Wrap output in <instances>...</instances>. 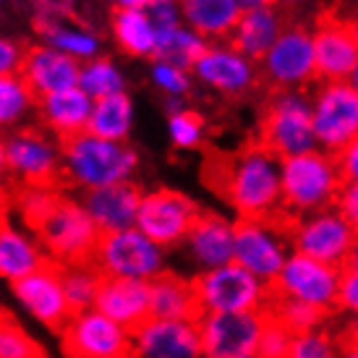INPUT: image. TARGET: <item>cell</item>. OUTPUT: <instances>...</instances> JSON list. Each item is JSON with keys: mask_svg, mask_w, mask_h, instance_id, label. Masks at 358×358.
<instances>
[{"mask_svg": "<svg viewBox=\"0 0 358 358\" xmlns=\"http://www.w3.org/2000/svg\"><path fill=\"white\" fill-rule=\"evenodd\" d=\"M338 358H358V340H340V356Z\"/></svg>", "mask_w": 358, "mask_h": 358, "instance_id": "50", "label": "cell"}, {"mask_svg": "<svg viewBox=\"0 0 358 358\" xmlns=\"http://www.w3.org/2000/svg\"><path fill=\"white\" fill-rule=\"evenodd\" d=\"M92 264L100 269L102 278H131L152 282L168 272V249L144 236L139 228L102 233Z\"/></svg>", "mask_w": 358, "mask_h": 358, "instance_id": "8", "label": "cell"}, {"mask_svg": "<svg viewBox=\"0 0 358 358\" xmlns=\"http://www.w3.org/2000/svg\"><path fill=\"white\" fill-rule=\"evenodd\" d=\"M343 269H350V272H358V238H356V246L350 249V257L345 262V267Z\"/></svg>", "mask_w": 358, "mask_h": 358, "instance_id": "53", "label": "cell"}, {"mask_svg": "<svg viewBox=\"0 0 358 358\" xmlns=\"http://www.w3.org/2000/svg\"><path fill=\"white\" fill-rule=\"evenodd\" d=\"M152 3L155 0H113L115 8H141V10H147Z\"/></svg>", "mask_w": 358, "mask_h": 358, "instance_id": "51", "label": "cell"}, {"mask_svg": "<svg viewBox=\"0 0 358 358\" xmlns=\"http://www.w3.org/2000/svg\"><path fill=\"white\" fill-rule=\"evenodd\" d=\"M280 186H282L280 215L296 222L306 215L335 207L345 180L340 176L335 155L317 147L280 162Z\"/></svg>", "mask_w": 358, "mask_h": 358, "instance_id": "3", "label": "cell"}, {"mask_svg": "<svg viewBox=\"0 0 358 358\" xmlns=\"http://www.w3.org/2000/svg\"><path fill=\"white\" fill-rule=\"evenodd\" d=\"M238 8L246 13V10H259V8H269V6H278L275 0H236Z\"/></svg>", "mask_w": 358, "mask_h": 358, "instance_id": "49", "label": "cell"}, {"mask_svg": "<svg viewBox=\"0 0 358 358\" xmlns=\"http://www.w3.org/2000/svg\"><path fill=\"white\" fill-rule=\"evenodd\" d=\"M199 215L201 207L191 196L173 189H155L141 196L136 228L162 249H176L186 241Z\"/></svg>", "mask_w": 358, "mask_h": 358, "instance_id": "14", "label": "cell"}, {"mask_svg": "<svg viewBox=\"0 0 358 358\" xmlns=\"http://www.w3.org/2000/svg\"><path fill=\"white\" fill-rule=\"evenodd\" d=\"M110 31L120 50L131 58H155L157 48V27L147 10L115 8L110 16Z\"/></svg>", "mask_w": 358, "mask_h": 358, "instance_id": "30", "label": "cell"}, {"mask_svg": "<svg viewBox=\"0 0 358 358\" xmlns=\"http://www.w3.org/2000/svg\"><path fill=\"white\" fill-rule=\"evenodd\" d=\"M267 314L278 319L280 324H285L293 335L319 329L324 324V319L329 317L327 311L311 306V303H303V301H296V299H282V296H275V293L269 299Z\"/></svg>", "mask_w": 358, "mask_h": 358, "instance_id": "37", "label": "cell"}, {"mask_svg": "<svg viewBox=\"0 0 358 358\" xmlns=\"http://www.w3.org/2000/svg\"><path fill=\"white\" fill-rule=\"evenodd\" d=\"M48 262L50 259L42 251L40 241L0 220V280L13 285Z\"/></svg>", "mask_w": 358, "mask_h": 358, "instance_id": "27", "label": "cell"}, {"mask_svg": "<svg viewBox=\"0 0 358 358\" xmlns=\"http://www.w3.org/2000/svg\"><path fill=\"white\" fill-rule=\"evenodd\" d=\"M335 207L345 215V220H348L358 233V183H345V186H343Z\"/></svg>", "mask_w": 358, "mask_h": 358, "instance_id": "48", "label": "cell"}, {"mask_svg": "<svg viewBox=\"0 0 358 358\" xmlns=\"http://www.w3.org/2000/svg\"><path fill=\"white\" fill-rule=\"evenodd\" d=\"M343 280V267H332L327 262L311 259L293 251L272 282V293L282 299H296L303 303L332 314L338 308V290Z\"/></svg>", "mask_w": 358, "mask_h": 358, "instance_id": "13", "label": "cell"}, {"mask_svg": "<svg viewBox=\"0 0 358 358\" xmlns=\"http://www.w3.org/2000/svg\"><path fill=\"white\" fill-rule=\"evenodd\" d=\"M191 73H194V81H199L201 87L217 92L222 97H230V100L246 97L262 81L259 63L238 52L230 42H209V48L196 60Z\"/></svg>", "mask_w": 358, "mask_h": 358, "instance_id": "16", "label": "cell"}, {"mask_svg": "<svg viewBox=\"0 0 358 358\" xmlns=\"http://www.w3.org/2000/svg\"><path fill=\"white\" fill-rule=\"evenodd\" d=\"M280 162L264 144L251 141L233 155L207 159L204 176L238 220H264L280 215L282 207Z\"/></svg>", "mask_w": 358, "mask_h": 358, "instance_id": "1", "label": "cell"}, {"mask_svg": "<svg viewBox=\"0 0 358 358\" xmlns=\"http://www.w3.org/2000/svg\"><path fill=\"white\" fill-rule=\"evenodd\" d=\"M60 144H63V183L76 191L129 183L139 168V155L129 141L100 139L84 131Z\"/></svg>", "mask_w": 358, "mask_h": 358, "instance_id": "2", "label": "cell"}, {"mask_svg": "<svg viewBox=\"0 0 358 358\" xmlns=\"http://www.w3.org/2000/svg\"><path fill=\"white\" fill-rule=\"evenodd\" d=\"M60 196H63V191L55 189V186H21L16 207H19L24 222H27L29 228H34V225L58 204Z\"/></svg>", "mask_w": 358, "mask_h": 358, "instance_id": "40", "label": "cell"}, {"mask_svg": "<svg viewBox=\"0 0 358 358\" xmlns=\"http://www.w3.org/2000/svg\"><path fill=\"white\" fill-rule=\"evenodd\" d=\"M141 189L129 180L118 186H105V189L81 191L79 201L90 212L92 222L100 233H118V230L136 228L141 207Z\"/></svg>", "mask_w": 358, "mask_h": 358, "instance_id": "23", "label": "cell"}, {"mask_svg": "<svg viewBox=\"0 0 358 358\" xmlns=\"http://www.w3.org/2000/svg\"><path fill=\"white\" fill-rule=\"evenodd\" d=\"M183 254L199 272L225 267L236 254V220H228L217 212H204L194 222L191 233L180 243Z\"/></svg>", "mask_w": 358, "mask_h": 358, "instance_id": "20", "label": "cell"}, {"mask_svg": "<svg viewBox=\"0 0 358 358\" xmlns=\"http://www.w3.org/2000/svg\"><path fill=\"white\" fill-rule=\"evenodd\" d=\"M280 8H296V6H306L308 0H275Z\"/></svg>", "mask_w": 358, "mask_h": 358, "instance_id": "54", "label": "cell"}, {"mask_svg": "<svg viewBox=\"0 0 358 358\" xmlns=\"http://www.w3.org/2000/svg\"><path fill=\"white\" fill-rule=\"evenodd\" d=\"M340 356V340L329 335L324 327L311 329L293 335L288 358H338Z\"/></svg>", "mask_w": 358, "mask_h": 358, "instance_id": "42", "label": "cell"}, {"mask_svg": "<svg viewBox=\"0 0 358 358\" xmlns=\"http://www.w3.org/2000/svg\"><path fill=\"white\" fill-rule=\"evenodd\" d=\"M24 55H27V48H21L19 42L8 40V37H0V76L21 73Z\"/></svg>", "mask_w": 358, "mask_h": 358, "instance_id": "46", "label": "cell"}, {"mask_svg": "<svg viewBox=\"0 0 358 358\" xmlns=\"http://www.w3.org/2000/svg\"><path fill=\"white\" fill-rule=\"evenodd\" d=\"M314 34V52H317V79L319 81H348L358 63V42L348 19L340 16H322Z\"/></svg>", "mask_w": 358, "mask_h": 358, "instance_id": "21", "label": "cell"}, {"mask_svg": "<svg viewBox=\"0 0 358 358\" xmlns=\"http://www.w3.org/2000/svg\"><path fill=\"white\" fill-rule=\"evenodd\" d=\"M358 233L338 207L322 209L293 222L290 243L293 251L327 262L332 267H345Z\"/></svg>", "mask_w": 358, "mask_h": 358, "instance_id": "12", "label": "cell"}, {"mask_svg": "<svg viewBox=\"0 0 358 358\" xmlns=\"http://www.w3.org/2000/svg\"><path fill=\"white\" fill-rule=\"evenodd\" d=\"M207 48L209 42L201 37L199 31H194L189 24H178V27L157 29V48H155V58L152 60H165V63L191 71Z\"/></svg>", "mask_w": 358, "mask_h": 358, "instance_id": "32", "label": "cell"}, {"mask_svg": "<svg viewBox=\"0 0 358 358\" xmlns=\"http://www.w3.org/2000/svg\"><path fill=\"white\" fill-rule=\"evenodd\" d=\"M285 27H288V21L282 16L280 6L246 10L238 19V24H236V29H233L228 42L238 52H243L246 58L259 63V60L272 50V45L280 40V34L285 31Z\"/></svg>", "mask_w": 358, "mask_h": 358, "instance_id": "26", "label": "cell"}, {"mask_svg": "<svg viewBox=\"0 0 358 358\" xmlns=\"http://www.w3.org/2000/svg\"><path fill=\"white\" fill-rule=\"evenodd\" d=\"M204 134L207 123L196 110L180 108L176 113H168V136L176 150H196L204 141Z\"/></svg>", "mask_w": 358, "mask_h": 358, "instance_id": "38", "label": "cell"}, {"mask_svg": "<svg viewBox=\"0 0 358 358\" xmlns=\"http://www.w3.org/2000/svg\"><path fill=\"white\" fill-rule=\"evenodd\" d=\"M317 147L340 155L358 139V92L348 81H319L311 94Z\"/></svg>", "mask_w": 358, "mask_h": 358, "instance_id": "11", "label": "cell"}, {"mask_svg": "<svg viewBox=\"0 0 358 358\" xmlns=\"http://www.w3.org/2000/svg\"><path fill=\"white\" fill-rule=\"evenodd\" d=\"M348 84L353 87V90L358 92V63H356V69H353V73L348 76Z\"/></svg>", "mask_w": 358, "mask_h": 358, "instance_id": "56", "label": "cell"}, {"mask_svg": "<svg viewBox=\"0 0 358 358\" xmlns=\"http://www.w3.org/2000/svg\"><path fill=\"white\" fill-rule=\"evenodd\" d=\"M147 13L152 16L157 29H168V27H178L183 24V8L178 0H155Z\"/></svg>", "mask_w": 358, "mask_h": 358, "instance_id": "44", "label": "cell"}, {"mask_svg": "<svg viewBox=\"0 0 358 358\" xmlns=\"http://www.w3.org/2000/svg\"><path fill=\"white\" fill-rule=\"evenodd\" d=\"M21 76L29 84V90L37 94V100H42V97H50V94L79 87L81 63L66 55V52L40 42V45L27 48Z\"/></svg>", "mask_w": 358, "mask_h": 358, "instance_id": "22", "label": "cell"}, {"mask_svg": "<svg viewBox=\"0 0 358 358\" xmlns=\"http://www.w3.org/2000/svg\"><path fill=\"white\" fill-rule=\"evenodd\" d=\"M8 176V159H6V136L0 134V178Z\"/></svg>", "mask_w": 358, "mask_h": 358, "instance_id": "52", "label": "cell"}, {"mask_svg": "<svg viewBox=\"0 0 358 358\" xmlns=\"http://www.w3.org/2000/svg\"><path fill=\"white\" fill-rule=\"evenodd\" d=\"M92 108H94V100L81 87H73V90L42 97L37 102V115L48 134L66 141L90 129Z\"/></svg>", "mask_w": 358, "mask_h": 358, "instance_id": "25", "label": "cell"}, {"mask_svg": "<svg viewBox=\"0 0 358 358\" xmlns=\"http://www.w3.org/2000/svg\"><path fill=\"white\" fill-rule=\"evenodd\" d=\"M259 73L272 92H306L311 81H319L311 29L288 24L272 50L259 60Z\"/></svg>", "mask_w": 358, "mask_h": 358, "instance_id": "10", "label": "cell"}, {"mask_svg": "<svg viewBox=\"0 0 358 358\" xmlns=\"http://www.w3.org/2000/svg\"><path fill=\"white\" fill-rule=\"evenodd\" d=\"M194 290L201 314H251L267 311L272 288L249 269L230 262L225 267L194 275Z\"/></svg>", "mask_w": 358, "mask_h": 358, "instance_id": "6", "label": "cell"}, {"mask_svg": "<svg viewBox=\"0 0 358 358\" xmlns=\"http://www.w3.org/2000/svg\"><path fill=\"white\" fill-rule=\"evenodd\" d=\"M335 162L345 183H358V139L350 141L340 155H335Z\"/></svg>", "mask_w": 358, "mask_h": 358, "instance_id": "47", "label": "cell"}, {"mask_svg": "<svg viewBox=\"0 0 358 358\" xmlns=\"http://www.w3.org/2000/svg\"><path fill=\"white\" fill-rule=\"evenodd\" d=\"M8 176L21 186H63V144L42 129L21 126L6 134Z\"/></svg>", "mask_w": 358, "mask_h": 358, "instance_id": "9", "label": "cell"}, {"mask_svg": "<svg viewBox=\"0 0 358 358\" xmlns=\"http://www.w3.org/2000/svg\"><path fill=\"white\" fill-rule=\"evenodd\" d=\"M338 311H345L348 317L358 319V272L343 269L338 290Z\"/></svg>", "mask_w": 358, "mask_h": 358, "instance_id": "45", "label": "cell"}, {"mask_svg": "<svg viewBox=\"0 0 358 358\" xmlns=\"http://www.w3.org/2000/svg\"><path fill=\"white\" fill-rule=\"evenodd\" d=\"M150 308L155 319H199L201 308L194 280L170 269L162 272L150 282Z\"/></svg>", "mask_w": 358, "mask_h": 358, "instance_id": "28", "label": "cell"}, {"mask_svg": "<svg viewBox=\"0 0 358 358\" xmlns=\"http://www.w3.org/2000/svg\"><path fill=\"white\" fill-rule=\"evenodd\" d=\"M183 24L207 42H228L243 10L236 0H183Z\"/></svg>", "mask_w": 358, "mask_h": 358, "instance_id": "29", "label": "cell"}, {"mask_svg": "<svg viewBox=\"0 0 358 358\" xmlns=\"http://www.w3.org/2000/svg\"><path fill=\"white\" fill-rule=\"evenodd\" d=\"M31 236L40 241L42 251L50 262L66 267V264L92 262L102 233L92 222L84 204L63 194L58 204L31 228Z\"/></svg>", "mask_w": 358, "mask_h": 358, "instance_id": "4", "label": "cell"}, {"mask_svg": "<svg viewBox=\"0 0 358 358\" xmlns=\"http://www.w3.org/2000/svg\"><path fill=\"white\" fill-rule=\"evenodd\" d=\"M42 40H45V45L66 52V55H71L79 63L100 58V37L87 29H81L76 24H63L58 19L48 21V27H42Z\"/></svg>", "mask_w": 358, "mask_h": 358, "instance_id": "34", "label": "cell"}, {"mask_svg": "<svg viewBox=\"0 0 358 358\" xmlns=\"http://www.w3.org/2000/svg\"><path fill=\"white\" fill-rule=\"evenodd\" d=\"M66 358H131V332L97 308L73 314L60 332Z\"/></svg>", "mask_w": 358, "mask_h": 358, "instance_id": "15", "label": "cell"}, {"mask_svg": "<svg viewBox=\"0 0 358 358\" xmlns=\"http://www.w3.org/2000/svg\"><path fill=\"white\" fill-rule=\"evenodd\" d=\"M257 141L264 144L280 159L296 157L317 150L311 94L306 92H272L262 118H259Z\"/></svg>", "mask_w": 358, "mask_h": 358, "instance_id": "5", "label": "cell"}, {"mask_svg": "<svg viewBox=\"0 0 358 358\" xmlns=\"http://www.w3.org/2000/svg\"><path fill=\"white\" fill-rule=\"evenodd\" d=\"M290 230H293V222L282 215L264 220H236L233 262L249 269L251 275H257L272 288L280 269L285 267L288 257L293 254Z\"/></svg>", "mask_w": 358, "mask_h": 358, "instance_id": "7", "label": "cell"}, {"mask_svg": "<svg viewBox=\"0 0 358 358\" xmlns=\"http://www.w3.org/2000/svg\"><path fill=\"white\" fill-rule=\"evenodd\" d=\"M348 27H350V31H353V40L358 42V13H353L348 19Z\"/></svg>", "mask_w": 358, "mask_h": 358, "instance_id": "55", "label": "cell"}, {"mask_svg": "<svg viewBox=\"0 0 358 358\" xmlns=\"http://www.w3.org/2000/svg\"><path fill=\"white\" fill-rule=\"evenodd\" d=\"M150 79L162 94H168V100H183L194 87V73L189 69H180L165 60H152Z\"/></svg>", "mask_w": 358, "mask_h": 358, "instance_id": "41", "label": "cell"}, {"mask_svg": "<svg viewBox=\"0 0 358 358\" xmlns=\"http://www.w3.org/2000/svg\"><path fill=\"white\" fill-rule=\"evenodd\" d=\"M10 293L34 322H40L42 327L52 329L58 335L73 317V308H71L66 290H63L60 264H55V262H48L37 272L13 282Z\"/></svg>", "mask_w": 358, "mask_h": 358, "instance_id": "17", "label": "cell"}, {"mask_svg": "<svg viewBox=\"0 0 358 358\" xmlns=\"http://www.w3.org/2000/svg\"><path fill=\"white\" fill-rule=\"evenodd\" d=\"M60 275H63V290H66V299H69L73 314L97 306L102 272L92 262L66 264V267H60Z\"/></svg>", "mask_w": 358, "mask_h": 358, "instance_id": "35", "label": "cell"}, {"mask_svg": "<svg viewBox=\"0 0 358 358\" xmlns=\"http://www.w3.org/2000/svg\"><path fill=\"white\" fill-rule=\"evenodd\" d=\"M37 94L29 90L21 73L0 76V134L16 131L31 113H37Z\"/></svg>", "mask_w": 358, "mask_h": 358, "instance_id": "33", "label": "cell"}, {"mask_svg": "<svg viewBox=\"0 0 358 358\" xmlns=\"http://www.w3.org/2000/svg\"><path fill=\"white\" fill-rule=\"evenodd\" d=\"M178 3H183V0H178Z\"/></svg>", "mask_w": 358, "mask_h": 358, "instance_id": "57", "label": "cell"}, {"mask_svg": "<svg viewBox=\"0 0 358 358\" xmlns=\"http://www.w3.org/2000/svg\"><path fill=\"white\" fill-rule=\"evenodd\" d=\"M264 311L251 314H201L199 332L204 358H259Z\"/></svg>", "mask_w": 358, "mask_h": 358, "instance_id": "18", "label": "cell"}, {"mask_svg": "<svg viewBox=\"0 0 358 358\" xmlns=\"http://www.w3.org/2000/svg\"><path fill=\"white\" fill-rule=\"evenodd\" d=\"M134 129V100L129 92H118L102 100H94L90 118V134L110 141H129Z\"/></svg>", "mask_w": 358, "mask_h": 358, "instance_id": "31", "label": "cell"}, {"mask_svg": "<svg viewBox=\"0 0 358 358\" xmlns=\"http://www.w3.org/2000/svg\"><path fill=\"white\" fill-rule=\"evenodd\" d=\"M0 358H45V350L37 345V340L3 311H0Z\"/></svg>", "mask_w": 358, "mask_h": 358, "instance_id": "39", "label": "cell"}, {"mask_svg": "<svg viewBox=\"0 0 358 358\" xmlns=\"http://www.w3.org/2000/svg\"><path fill=\"white\" fill-rule=\"evenodd\" d=\"M267 314V311H264ZM290 345H293V332L285 324H280L275 317L264 319V327H262V338H259V358H288Z\"/></svg>", "mask_w": 358, "mask_h": 358, "instance_id": "43", "label": "cell"}, {"mask_svg": "<svg viewBox=\"0 0 358 358\" xmlns=\"http://www.w3.org/2000/svg\"><path fill=\"white\" fill-rule=\"evenodd\" d=\"M79 87L90 94L92 100H102V97H110V94L126 92V76L118 69V63L100 55V58L81 63Z\"/></svg>", "mask_w": 358, "mask_h": 358, "instance_id": "36", "label": "cell"}, {"mask_svg": "<svg viewBox=\"0 0 358 358\" xmlns=\"http://www.w3.org/2000/svg\"><path fill=\"white\" fill-rule=\"evenodd\" d=\"M131 358H204L199 319H155L131 332Z\"/></svg>", "mask_w": 358, "mask_h": 358, "instance_id": "19", "label": "cell"}, {"mask_svg": "<svg viewBox=\"0 0 358 358\" xmlns=\"http://www.w3.org/2000/svg\"><path fill=\"white\" fill-rule=\"evenodd\" d=\"M97 311L113 322L134 332L152 317L150 308V282L131 278H102L100 296H97Z\"/></svg>", "mask_w": 358, "mask_h": 358, "instance_id": "24", "label": "cell"}]
</instances>
